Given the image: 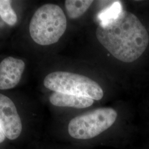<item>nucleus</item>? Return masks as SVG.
I'll return each mask as SVG.
<instances>
[{"label": "nucleus", "mask_w": 149, "mask_h": 149, "mask_svg": "<svg viewBox=\"0 0 149 149\" xmlns=\"http://www.w3.org/2000/svg\"><path fill=\"white\" fill-rule=\"evenodd\" d=\"M98 41L112 55L124 63L139 59L148 46V32L132 13L119 10L104 17L96 30Z\"/></svg>", "instance_id": "f257e3e1"}, {"label": "nucleus", "mask_w": 149, "mask_h": 149, "mask_svg": "<svg viewBox=\"0 0 149 149\" xmlns=\"http://www.w3.org/2000/svg\"><path fill=\"white\" fill-rule=\"evenodd\" d=\"M67 27L64 11L59 6L48 3L40 7L32 17L29 32L39 45H49L59 41Z\"/></svg>", "instance_id": "f03ea898"}, {"label": "nucleus", "mask_w": 149, "mask_h": 149, "mask_svg": "<svg viewBox=\"0 0 149 149\" xmlns=\"http://www.w3.org/2000/svg\"><path fill=\"white\" fill-rule=\"evenodd\" d=\"M44 85L49 90L75 96H84L98 101L103 97L101 87L95 81L82 74L65 71L48 74Z\"/></svg>", "instance_id": "7ed1b4c3"}, {"label": "nucleus", "mask_w": 149, "mask_h": 149, "mask_svg": "<svg viewBox=\"0 0 149 149\" xmlns=\"http://www.w3.org/2000/svg\"><path fill=\"white\" fill-rule=\"evenodd\" d=\"M117 116V112L112 108L96 109L72 119L68 125V132L76 139L93 138L111 127Z\"/></svg>", "instance_id": "20e7f679"}, {"label": "nucleus", "mask_w": 149, "mask_h": 149, "mask_svg": "<svg viewBox=\"0 0 149 149\" xmlns=\"http://www.w3.org/2000/svg\"><path fill=\"white\" fill-rule=\"evenodd\" d=\"M0 127L6 137L15 140L22 130L21 119L14 103L8 97L0 93Z\"/></svg>", "instance_id": "39448f33"}, {"label": "nucleus", "mask_w": 149, "mask_h": 149, "mask_svg": "<svg viewBox=\"0 0 149 149\" xmlns=\"http://www.w3.org/2000/svg\"><path fill=\"white\" fill-rule=\"evenodd\" d=\"M25 63L21 59L8 56L0 63V90L15 87L21 79Z\"/></svg>", "instance_id": "423d86ee"}, {"label": "nucleus", "mask_w": 149, "mask_h": 149, "mask_svg": "<svg viewBox=\"0 0 149 149\" xmlns=\"http://www.w3.org/2000/svg\"><path fill=\"white\" fill-rule=\"evenodd\" d=\"M50 103L55 106L85 108L91 106L94 100L84 96H75L61 92H54L49 97Z\"/></svg>", "instance_id": "0eeeda50"}, {"label": "nucleus", "mask_w": 149, "mask_h": 149, "mask_svg": "<svg viewBox=\"0 0 149 149\" xmlns=\"http://www.w3.org/2000/svg\"><path fill=\"white\" fill-rule=\"evenodd\" d=\"M93 2L92 0H66L65 8L69 18L76 19L82 16Z\"/></svg>", "instance_id": "6e6552de"}, {"label": "nucleus", "mask_w": 149, "mask_h": 149, "mask_svg": "<svg viewBox=\"0 0 149 149\" xmlns=\"http://www.w3.org/2000/svg\"><path fill=\"white\" fill-rule=\"evenodd\" d=\"M11 2L9 0H0V17L7 24L13 26L17 21V16L11 7Z\"/></svg>", "instance_id": "1a4fd4ad"}, {"label": "nucleus", "mask_w": 149, "mask_h": 149, "mask_svg": "<svg viewBox=\"0 0 149 149\" xmlns=\"http://www.w3.org/2000/svg\"><path fill=\"white\" fill-rule=\"evenodd\" d=\"M6 136L3 132V130L1 127H0V144L3 143L5 140Z\"/></svg>", "instance_id": "9d476101"}]
</instances>
